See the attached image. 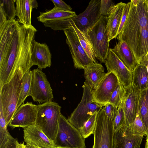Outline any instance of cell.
I'll return each mask as SVG.
<instances>
[{
	"label": "cell",
	"instance_id": "obj_35",
	"mask_svg": "<svg viewBox=\"0 0 148 148\" xmlns=\"http://www.w3.org/2000/svg\"><path fill=\"white\" fill-rule=\"evenodd\" d=\"M114 5L112 0H101L99 12L100 15L108 16L111 8Z\"/></svg>",
	"mask_w": 148,
	"mask_h": 148
},
{
	"label": "cell",
	"instance_id": "obj_13",
	"mask_svg": "<svg viewBox=\"0 0 148 148\" xmlns=\"http://www.w3.org/2000/svg\"><path fill=\"white\" fill-rule=\"evenodd\" d=\"M38 106L32 102L23 103L14 113L8 126L23 128L35 124Z\"/></svg>",
	"mask_w": 148,
	"mask_h": 148
},
{
	"label": "cell",
	"instance_id": "obj_33",
	"mask_svg": "<svg viewBox=\"0 0 148 148\" xmlns=\"http://www.w3.org/2000/svg\"><path fill=\"white\" fill-rule=\"evenodd\" d=\"M124 98L118 108L116 115L113 120V129L114 133L118 132L125 125V116L123 109Z\"/></svg>",
	"mask_w": 148,
	"mask_h": 148
},
{
	"label": "cell",
	"instance_id": "obj_29",
	"mask_svg": "<svg viewBox=\"0 0 148 148\" xmlns=\"http://www.w3.org/2000/svg\"><path fill=\"white\" fill-rule=\"evenodd\" d=\"M126 92V90L123 85L119 82L111 95L108 103H110L117 108L123 100Z\"/></svg>",
	"mask_w": 148,
	"mask_h": 148
},
{
	"label": "cell",
	"instance_id": "obj_20",
	"mask_svg": "<svg viewBox=\"0 0 148 148\" xmlns=\"http://www.w3.org/2000/svg\"><path fill=\"white\" fill-rule=\"evenodd\" d=\"M111 49L127 68L132 72L138 64L127 44L123 41H119Z\"/></svg>",
	"mask_w": 148,
	"mask_h": 148
},
{
	"label": "cell",
	"instance_id": "obj_28",
	"mask_svg": "<svg viewBox=\"0 0 148 148\" xmlns=\"http://www.w3.org/2000/svg\"><path fill=\"white\" fill-rule=\"evenodd\" d=\"M1 102L0 101V148H3L13 138L8 132Z\"/></svg>",
	"mask_w": 148,
	"mask_h": 148
},
{
	"label": "cell",
	"instance_id": "obj_43",
	"mask_svg": "<svg viewBox=\"0 0 148 148\" xmlns=\"http://www.w3.org/2000/svg\"><path fill=\"white\" fill-rule=\"evenodd\" d=\"M26 145L27 148H43L36 146L28 143H26Z\"/></svg>",
	"mask_w": 148,
	"mask_h": 148
},
{
	"label": "cell",
	"instance_id": "obj_17",
	"mask_svg": "<svg viewBox=\"0 0 148 148\" xmlns=\"http://www.w3.org/2000/svg\"><path fill=\"white\" fill-rule=\"evenodd\" d=\"M144 136L133 134L124 126L114 133V148H140Z\"/></svg>",
	"mask_w": 148,
	"mask_h": 148
},
{
	"label": "cell",
	"instance_id": "obj_39",
	"mask_svg": "<svg viewBox=\"0 0 148 148\" xmlns=\"http://www.w3.org/2000/svg\"><path fill=\"white\" fill-rule=\"evenodd\" d=\"M19 144L16 139L14 138L9 142L3 148H17Z\"/></svg>",
	"mask_w": 148,
	"mask_h": 148
},
{
	"label": "cell",
	"instance_id": "obj_40",
	"mask_svg": "<svg viewBox=\"0 0 148 148\" xmlns=\"http://www.w3.org/2000/svg\"><path fill=\"white\" fill-rule=\"evenodd\" d=\"M7 21L6 17L1 8L0 7V27Z\"/></svg>",
	"mask_w": 148,
	"mask_h": 148
},
{
	"label": "cell",
	"instance_id": "obj_42",
	"mask_svg": "<svg viewBox=\"0 0 148 148\" xmlns=\"http://www.w3.org/2000/svg\"><path fill=\"white\" fill-rule=\"evenodd\" d=\"M31 1L33 8L37 9L38 6V5L36 1L35 0H31Z\"/></svg>",
	"mask_w": 148,
	"mask_h": 148
},
{
	"label": "cell",
	"instance_id": "obj_1",
	"mask_svg": "<svg viewBox=\"0 0 148 148\" xmlns=\"http://www.w3.org/2000/svg\"><path fill=\"white\" fill-rule=\"evenodd\" d=\"M36 29L14 19L0 27V86L11 79L17 69L23 76L33 66L31 56Z\"/></svg>",
	"mask_w": 148,
	"mask_h": 148
},
{
	"label": "cell",
	"instance_id": "obj_14",
	"mask_svg": "<svg viewBox=\"0 0 148 148\" xmlns=\"http://www.w3.org/2000/svg\"><path fill=\"white\" fill-rule=\"evenodd\" d=\"M119 82L117 77L113 73L107 72L97 88L92 90L94 101L104 106L108 103Z\"/></svg>",
	"mask_w": 148,
	"mask_h": 148
},
{
	"label": "cell",
	"instance_id": "obj_8",
	"mask_svg": "<svg viewBox=\"0 0 148 148\" xmlns=\"http://www.w3.org/2000/svg\"><path fill=\"white\" fill-rule=\"evenodd\" d=\"M114 133L113 120L108 117L102 108L97 113L92 148H114Z\"/></svg>",
	"mask_w": 148,
	"mask_h": 148
},
{
	"label": "cell",
	"instance_id": "obj_23",
	"mask_svg": "<svg viewBox=\"0 0 148 148\" xmlns=\"http://www.w3.org/2000/svg\"><path fill=\"white\" fill-rule=\"evenodd\" d=\"M73 11H66L54 7L52 9L45 12H40L37 18L43 23L47 21L69 19L77 16Z\"/></svg>",
	"mask_w": 148,
	"mask_h": 148
},
{
	"label": "cell",
	"instance_id": "obj_12",
	"mask_svg": "<svg viewBox=\"0 0 148 148\" xmlns=\"http://www.w3.org/2000/svg\"><path fill=\"white\" fill-rule=\"evenodd\" d=\"M105 64L108 72L113 73L125 89L132 85L133 82L132 72L127 68L111 48L109 49Z\"/></svg>",
	"mask_w": 148,
	"mask_h": 148
},
{
	"label": "cell",
	"instance_id": "obj_44",
	"mask_svg": "<svg viewBox=\"0 0 148 148\" xmlns=\"http://www.w3.org/2000/svg\"><path fill=\"white\" fill-rule=\"evenodd\" d=\"M17 148H27L26 145L24 144L23 142L22 143H20Z\"/></svg>",
	"mask_w": 148,
	"mask_h": 148
},
{
	"label": "cell",
	"instance_id": "obj_15",
	"mask_svg": "<svg viewBox=\"0 0 148 148\" xmlns=\"http://www.w3.org/2000/svg\"><path fill=\"white\" fill-rule=\"evenodd\" d=\"M126 90L123 104L125 125L130 126L134 121L137 113L140 91L132 82Z\"/></svg>",
	"mask_w": 148,
	"mask_h": 148
},
{
	"label": "cell",
	"instance_id": "obj_25",
	"mask_svg": "<svg viewBox=\"0 0 148 148\" xmlns=\"http://www.w3.org/2000/svg\"><path fill=\"white\" fill-rule=\"evenodd\" d=\"M137 113L139 114L145 126L147 136H148V88L140 91Z\"/></svg>",
	"mask_w": 148,
	"mask_h": 148
},
{
	"label": "cell",
	"instance_id": "obj_7",
	"mask_svg": "<svg viewBox=\"0 0 148 148\" xmlns=\"http://www.w3.org/2000/svg\"><path fill=\"white\" fill-rule=\"evenodd\" d=\"M108 21L107 16H101L89 30L87 37L92 45L96 58L102 63L105 62L109 49L107 29Z\"/></svg>",
	"mask_w": 148,
	"mask_h": 148
},
{
	"label": "cell",
	"instance_id": "obj_11",
	"mask_svg": "<svg viewBox=\"0 0 148 148\" xmlns=\"http://www.w3.org/2000/svg\"><path fill=\"white\" fill-rule=\"evenodd\" d=\"M101 0H91L85 10L71 18L76 27L87 37L88 32L98 21Z\"/></svg>",
	"mask_w": 148,
	"mask_h": 148
},
{
	"label": "cell",
	"instance_id": "obj_27",
	"mask_svg": "<svg viewBox=\"0 0 148 148\" xmlns=\"http://www.w3.org/2000/svg\"><path fill=\"white\" fill-rule=\"evenodd\" d=\"M32 75V71L29 70L23 77L22 86L16 107V110L22 103H24L26 98L29 96Z\"/></svg>",
	"mask_w": 148,
	"mask_h": 148
},
{
	"label": "cell",
	"instance_id": "obj_26",
	"mask_svg": "<svg viewBox=\"0 0 148 148\" xmlns=\"http://www.w3.org/2000/svg\"><path fill=\"white\" fill-rule=\"evenodd\" d=\"M70 22L78 37L81 45L87 54L94 63L97 62L96 58L90 42L84 34L76 27L71 18H70Z\"/></svg>",
	"mask_w": 148,
	"mask_h": 148
},
{
	"label": "cell",
	"instance_id": "obj_5",
	"mask_svg": "<svg viewBox=\"0 0 148 148\" xmlns=\"http://www.w3.org/2000/svg\"><path fill=\"white\" fill-rule=\"evenodd\" d=\"M83 88V94L80 102L67 119L79 130L93 114L98 112L103 107L94 101L92 97L93 90L86 82Z\"/></svg>",
	"mask_w": 148,
	"mask_h": 148
},
{
	"label": "cell",
	"instance_id": "obj_21",
	"mask_svg": "<svg viewBox=\"0 0 148 148\" xmlns=\"http://www.w3.org/2000/svg\"><path fill=\"white\" fill-rule=\"evenodd\" d=\"M84 70L86 82L92 90L97 88L106 73L103 65L97 62Z\"/></svg>",
	"mask_w": 148,
	"mask_h": 148
},
{
	"label": "cell",
	"instance_id": "obj_3",
	"mask_svg": "<svg viewBox=\"0 0 148 148\" xmlns=\"http://www.w3.org/2000/svg\"><path fill=\"white\" fill-rule=\"evenodd\" d=\"M23 77L19 70L17 69L10 80L0 86V101L7 127L16 110Z\"/></svg>",
	"mask_w": 148,
	"mask_h": 148
},
{
	"label": "cell",
	"instance_id": "obj_38",
	"mask_svg": "<svg viewBox=\"0 0 148 148\" xmlns=\"http://www.w3.org/2000/svg\"><path fill=\"white\" fill-rule=\"evenodd\" d=\"M130 6V2H128L127 3H125L120 24L118 32V35L121 32L123 27L129 11Z\"/></svg>",
	"mask_w": 148,
	"mask_h": 148
},
{
	"label": "cell",
	"instance_id": "obj_16",
	"mask_svg": "<svg viewBox=\"0 0 148 148\" xmlns=\"http://www.w3.org/2000/svg\"><path fill=\"white\" fill-rule=\"evenodd\" d=\"M23 129V138L26 143L43 148H56L54 141L50 139L35 124Z\"/></svg>",
	"mask_w": 148,
	"mask_h": 148
},
{
	"label": "cell",
	"instance_id": "obj_6",
	"mask_svg": "<svg viewBox=\"0 0 148 148\" xmlns=\"http://www.w3.org/2000/svg\"><path fill=\"white\" fill-rule=\"evenodd\" d=\"M85 138L79 130L61 114L54 141L56 148H86Z\"/></svg>",
	"mask_w": 148,
	"mask_h": 148
},
{
	"label": "cell",
	"instance_id": "obj_31",
	"mask_svg": "<svg viewBox=\"0 0 148 148\" xmlns=\"http://www.w3.org/2000/svg\"><path fill=\"white\" fill-rule=\"evenodd\" d=\"M98 113L93 114L79 130L84 138H87L91 134H93L96 125Z\"/></svg>",
	"mask_w": 148,
	"mask_h": 148
},
{
	"label": "cell",
	"instance_id": "obj_37",
	"mask_svg": "<svg viewBox=\"0 0 148 148\" xmlns=\"http://www.w3.org/2000/svg\"><path fill=\"white\" fill-rule=\"evenodd\" d=\"M51 1L54 5V8H58L62 10L71 11L72 10L71 6L66 4L64 1L61 0H51Z\"/></svg>",
	"mask_w": 148,
	"mask_h": 148
},
{
	"label": "cell",
	"instance_id": "obj_24",
	"mask_svg": "<svg viewBox=\"0 0 148 148\" xmlns=\"http://www.w3.org/2000/svg\"><path fill=\"white\" fill-rule=\"evenodd\" d=\"M132 73L133 83L140 91L148 88V72L145 66L138 64Z\"/></svg>",
	"mask_w": 148,
	"mask_h": 148
},
{
	"label": "cell",
	"instance_id": "obj_30",
	"mask_svg": "<svg viewBox=\"0 0 148 148\" xmlns=\"http://www.w3.org/2000/svg\"><path fill=\"white\" fill-rule=\"evenodd\" d=\"M130 132L134 135H142L147 136L145 126L139 114L137 113L136 118L132 123L127 127Z\"/></svg>",
	"mask_w": 148,
	"mask_h": 148
},
{
	"label": "cell",
	"instance_id": "obj_19",
	"mask_svg": "<svg viewBox=\"0 0 148 148\" xmlns=\"http://www.w3.org/2000/svg\"><path fill=\"white\" fill-rule=\"evenodd\" d=\"M125 3L121 2L111 8L108 16L107 29L108 41L116 38Z\"/></svg>",
	"mask_w": 148,
	"mask_h": 148
},
{
	"label": "cell",
	"instance_id": "obj_4",
	"mask_svg": "<svg viewBox=\"0 0 148 148\" xmlns=\"http://www.w3.org/2000/svg\"><path fill=\"white\" fill-rule=\"evenodd\" d=\"M35 124L51 140L54 141L57 134L61 107L52 101L38 105Z\"/></svg>",
	"mask_w": 148,
	"mask_h": 148
},
{
	"label": "cell",
	"instance_id": "obj_36",
	"mask_svg": "<svg viewBox=\"0 0 148 148\" xmlns=\"http://www.w3.org/2000/svg\"><path fill=\"white\" fill-rule=\"evenodd\" d=\"M105 112L110 119L114 120L116 115L118 108L112 104L108 103L103 108Z\"/></svg>",
	"mask_w": 148,
	"mask_h": 148
},
{
	"label": "cell",
	"instance_id": "obj_45",
	"mask_svg": "<svg viewBox=\"0 0 148 148\" xmlns=\"http://www.w3.org/2000/svg\"><path fill=\"white\" fill-rule=\"evenodd\" d=\"M145 148H148V136L147 137L146 142L145 144Z\"/></svg>",
	"mask_w": 148,
	"mask_h": 148
},
{
	"label": "cell",
	"instance_id": "obj_22",
	"mask_svg": "<svg viewBox=\"0 0 148 148\" xmlns=\"http://www.w3.org/2000/svg\"><path fill=\"white\" fill-rule=\"evenodd\" d=\"M16 15L20 22L25 26L30 27L33 9L31 0H15Z\"/></svg>",
	"mask_w": 148,
	"mask_h": 148
},
{
	"label": "cell",
	"instance_id": "obj_34",
	"mask_svg": "<svg viewBox=\"0 0 148 148\" xmlns=\"http://www.w3.org/2000/svg\"><path fill=\"white\" fill-rule=\"evenodd\" d=\"M43 23L45 27H49L56 31H64L69 29L71 26L70 18L47 21Z\"/></svg>",
	"mask_w": 148,
	"mask_h": 148
},
{
	"label": "cell",
	"instance_id": "obj_10",
	"mask_svg": "<svg viewBox=\"0 0 148 148\" xmlns=\"http://www.w3.org/2000/svg\"><path fill=\"white\" fill-rule=\"evenodd\" d=\"M68 45L76 69H83L94 63L82 46L73 27L64 31Z\"/></svg>",
	"mask_w": 148,
	"mask_h": 148
},
{
	"label": "cell",
	"instance_id": "obj_41",
	"mask_svg": "<svg viewBox=\"0 0 148 148\" xmlns=\"http://www.w3.org/2000/svg\"><path fill=\"white\" fill-rule=\"evenodd\" d=\"M140 64L146 67L148 72V54L144 57Z\"/></svg>",
	"mask_w": 148,
	"mask_h": 148
},
{
	"label": "cell",
	"instance_id": "obj_32",
	"mask_svg": "<svg viewBox=\"0 0 148 148\" xmlns=\"http://www.w3.org/2000/svg\"><path fill=\"white\" fill-rule=\"evenodd\" d=\"M15 3V0H0V7L5 13L7 20L15 19L16 16Z\"/></svg>",
	"mask_w": 148,
	"mask_h": 148
},
{
	"label": "cell",
	"instance_id": "obj_2",
	"mask_svg": "<svg viewBox=\"0 0 148 148\" xmlns=\"http://www.w3.org/2000/svg\"><path fill=\"white\" fill-rule=\"evenodd\" d=\"M119 41H125L138 64L148 54V0H132Z\"/></svg>",
	"mask_w": 148,
	"mask_h": 148
},
{
	"label": "cell",
	"instance_id": "obj_9",
	"mask_svg": "<svg viewBox=\"0 0 148 148\" xmlns=\"http://www.w3.org/2000/svg\"><path fill=\"white\" fill-rule=\"evenodd\" d=\"M29 96L34 102L42 103L52 101L53 90L46 75L38 68L32 71V75Z\"/></svg>",
	"mask_w": 148,
	"mask_h": 148
},
{
	"label": "cell",
	"instance_id": "obj_18",
	"mask_svg": "<svg viewBox=\"0 0 148 148\" xmlns=\"http://www.w3.org/2000/svg\"><path fill=\"white\" fill-rule=\"evenodd\" d=\"M31 62L33 66L36 65L42 70L50 67L51 64V54L48 45L34 40L32 45Z\"/></svg>",
	"mask_w": 148,
	"mask_h": 148
}]
</instances>
